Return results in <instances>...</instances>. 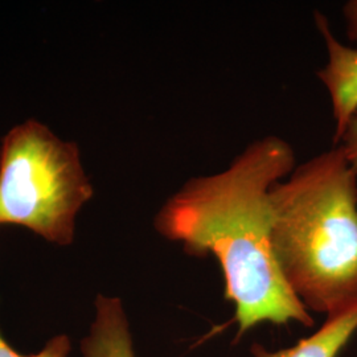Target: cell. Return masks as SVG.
Segmentation results:
<instances>
[{
	"instance_id": "obj_1",
	"label": "cell",
	"mask_w": 357,
	"mask_h": 357,
	"mask_svg": "<svg viewBox=\"0 0 357 357\" xmlns=\"http://www.w3.org/2000/svg\"><path fill=\"white\" fill-rule=\"evenodd\" d=\"M295 168L289 142L268 135L249 143L225 169L188 178L156 213L155 229L191 255L216 257L225 299L243 332L262 321L314 320L282 275L271 243V187Z\"/></svg>"
},
{
	"instance_id": "obj_2",
	"label": "cell",
	"mask_w": 357,
	"mask_h": 357,
	"mask_svg": "<svg viewBox=\"0 0 357 357\" xmlns=\"http://www.w3.org/2000/svg\"><path fill=\"white\" fill-rule=\"evenodd\" d=\"M271 243L282 275L328 317L357 303V167L339 144L270 190Z\"/></svg>"
},
{
	"instance_id": "obj_3",
	"label": "cell",
	"mask_w": 357,
	"mask_h": 357,
	"mask_svg": "<svg viewBox=\"0 0 357 357\" xmlns=\"http://www.w3.org/2000/svg\"><path fill=\"white\" fill-rule=\"evenodd\" d=\"M94 196L75 142L29 119L0 144V225H19L48 243L75 241L76 217Z\"/></svg>"
},
{
	"instance_id": "obj_4",
	"label": "cell",
	"mask_w": 357,
	"mask_h": 357,
	"mask_svg": "<svg viewBox=\"0 0 357 357\" xmlns=\"http://www.w3.org/2000/svg\"><path fill=\"white\" fill-rule=\"evenodd\" d=\"M315 22L328 53V61L318 72V77L331 97L336 123L333 141L337 143L357 113V50L347 47L333 36L323 13H315Z\"/></svg>"
},
{
	"instance_id": "obj_5",
	"label": "cell",
	"mask_w": 357,
	"mask_h": 357,
	"mask_svg": "<svg viewBox=\"0 0 357 357\" xmlns=\"http://www.w3.org/2000/svg\"><path fill=\"white\" fill-rule=\"evenodd\" d=\"M96 317L81 340L82 357H135L128 317L119 298L98 295Z\"/></svg>"
},
{
	"instance_id": "obj_6",
	"label": "cell",
	"mask_w": 357,
	"mask_h": 357,
	"mask_svg": "<svg viewBox=\"0 0 357 357\" xmlns=\"http://www.w3.org/2000/svg\"><path fill=\"white\" fill-rule=\"evenodd\" d=\"M357 330V303L330 315L319 331L291 348L268 352L259 344L253 345L255 357H336Z\"/></svg>"
},
{
	"instance_id": "obj_7",
	"label": "cell",
	"mask_w": 357,
	"mask_h": 357,
	"mask_svg": "<svg viewBox=\"0 0 357 357\" xmlns=\"http://www.w3.org/2000/svg\"><path fill=\"white\" fill-rule=\"evenodd\" d=\"M72 351V343L68 335H57L36 355H20L8 344L0 332V357H68Z\"/></svg>"
},
{
	"instance_id": "obj_8",
	"label": "cell",
	"mask_w": 357,
	"mask_h": 357,
	"mask_svg": "<svg viewBox=\"0 0 357 357\" xmlns=\"http://www.w3.org/2000/svg\"><path fill=\"white\" fill-rule=\"evenodd\" d=\"M340 146L344 149L349 162L357 167V113L352 116L340 139Z\"/></svg>"
},
{
	"instance_id": "obj_9",
	"label": "cell",
	"mask_w": 357,
	"mask_h": 357,
	"mask_svg": "<svg viewBox=\"0 0 357 357\" xmlns=\"http://www.w3.org/2000/svg\"><path fill=\"white\" fill-rule=\"evenodd\" d=\"M343 13L347 22V35L357 45V0L347 1Z\"/></svg>"
}]
</instances>
